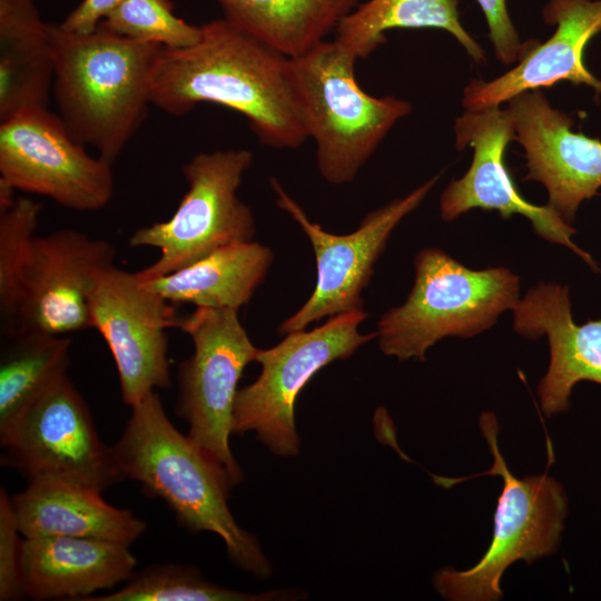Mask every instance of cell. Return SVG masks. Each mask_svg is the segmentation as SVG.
<instances>
[{
	"instance_id": "cell-8",
	"label": "cell",
	"mask_w": 601,
	"mask_h": 601,
	"mask_svg": "<svg viewBox=\"0 0 601 601\" xmlns=\"http://www.w3.org/2000/svg\"><path fill=\"white\" fill-rule=\"evenodd\" d=\"M366 317L364 309L333 315L312 331L287 333L277 345L258 349L255 362L262 371L255 382L238 390L233 434L253 432L274 455H298L296 398L319 370L348 358L376 337V333L358 332Z\"/></svg>"
},
{
	"instance_id": "cell-31",
	"label": "cell",
	"mask_w": 601,
	"mask_h": 601,
	"mask_svg": "<svg viewBox=\"0 0 601 601\" xmlns=\"http://www.w3.org/2000/svg\"><path fill=\"white\" fill-rule=\"evenodd\" d=\"M124 0H82L59 23L61 28L75 33H88L98 28L101 21Z\"/></svg>"
},
{
	"instance_id": "cell-23",
	"label": "cell",
	"mask_w": 601,
	"mask_h": 601,
	"mask_svg": "<svg viewBox=\"0 0 601 601\" xmlns=\"http://www.w3.org/2000/svg\"><path fill=\"white\" fill-rule=\"evenodd\" d=\"M224 18L287 58L335 31L359 0H217Z\"/></svg>"
},
{
	"instance_id": "cell-3",
	"label": "cell",
	"mask_w": 601,
	"mask_h": 601,
	"mask_svg": "<svg viewBox=\"0 0 601 601\" xmlns=\"http://www.w3.org/2000/svg\"><path fill=\"white\" fill-rule=\"evenodd\" d=\"M48 38L58 116L76 141L114 164L147 117L150 76L162 47L101 26L75 33L48 22Z\"/></svg>"
},
{
	"instance_id": "cell-16",
	"label": "cell",
	"mask_w": 601,
	"mask_h": 601,
	"mask_svg": "<svg viewBox=\"0 0 601 601\" xmlns=\"http://www.w3.org/2000/svg\"><path fill=\"white\" fill-rule=\"evenodd\" d=\"M514 140L524 149L523 180L541 183L551 206L566 223L601 187V140L572 130L573 120L553 108L540 90L509 101Z\"/></svg>"
},
{
	"instance_id": "cell-19",
	"label": "cell",
	"mask_w": 601,
	"mask_h": 601,
	"mask_svg": "<svg viewBox=\"0 0 601 601\" xmlns=\"http://www.w3.org/2000/svg\"><path fill=\"white\" fill-rule=\"evenodd\" d=\"M129 545L87 538H23L20 577L24 597L80 600L115 589L135 572Z\"/></svg>"
},
{
	"instance_id": "cell-21",
	"label": "cell",
	"mask_w": 601,
	"mask_h": 601,
	"mask_svg": "<svg viewBox=\"0 0 601 601\" xmlns=\"http://www.w3.org/2000/svg\"><path fill=\"white\" fill-rule=\"evenodd\" d=\"M48 22L35 0H0V122L48 108L53 86Z\"/></svg>"
},
{
	"instance_id": "cell-25",
	"label": "cell",
	"mask_w": 601,
	"mask_h": 601,
	"mask_svg": "<svg viewBox=\"0 0 601 601\" xmlns=\"http://www.w3.org/2000/svg\"><path fill=\"white\" fill-rule=\"evenodd\" d=\"M0 439L53 384L68 375L71 338L33 331L2 337Z\"/></svg>"
},
{
	"instance_id": "cell-14",
	"label": "cell",
	"mask_w": 601,
	"mask_h": 601,
	"mask_svg": "<svg viewBox=\"0 0 601 601\" xmlns=\"http://www.w3.org/2000/svg\"><path fill=\"white\" fill-rule=\"evenodd\" d=\"M455 146L459 150L471 147L473 159L460 179L452 180L440 198V215L452 221L462 214L480 208L495 210L508 219L519 214L526 217L533 230L543 239L563 245L583 259L593 270L601 272L589 253L573 240L575 229L551 206L534 205L524 199L504 161L514 128L508 109L491 107L466 110L454 122Z\"/></svg>"
},
{
	"instance_id": "cell-2",
	"label": "cell",
	"mask_w": 601,
	"mask_h": 601,
	"mask_svg": "<svg viewBox=\"0 0 601 601\" xmlns=\"http://www.w3.org/2000/svg\"><path fill=\"white\" fill-rule=\"evenodd\" d=\"M112 449L125 479L162 500L180 525L194 534L208 531L218 535L234 564L255 578L272 574L256 536L240 528L230 512L233 484L227 473L173 425L156 391L131 406Z\"/></svg>"
},
{
	"instance_id": "cell-5",
	"label": "cell",
	"mask_w": 601,
	"mask_h": 601,
	"mask_svg": "<svg viewBox=\"0 0 601 601\" xmlns=\"http://www.w3.org/2000/svg\"><path fill=\"white\" fill-rule=\"evenodd\" d=\"M415 279L406 300L377 323L381 351L400 361L426 359L427 349L447 336L473 337L520 300V279L506 267L470 269L440 248L414 258Z\"/></svg>"
},
{
	"instance_id": "cell-10",
	"label": "cell",
	"mask_w": 601,
	"mask_h": 601,
	"mask_svg": "<svg viewBox=\"0 0 601 601\" xmlns=\"http://www.w3.org/2000/svg\"><path fill=\"white\" fill-rule=\"evenodd\" d=\"M1 464L28 481L62 480L100 492L125 480L112 446L99 437L89 407L66 375L0 439Z\"/></svg>"
},
{
	"instance_id": "cell-28",
	"label": "cell",
	"mask_w": 601,
	"mask_h": 601,
	"mask_svg": "<svg viewBox=\"0 0 601 601\" xmlns=\"http://www.w3.org/2000/svg\"><path fill=\"white\" fill-rule=\"evenodd\" d=\"M119 36L162 48H186L196 43L200 27L177 17L170 0H124L99 24Z\"/></svg>"
},
{
	"instance_id": "cell-20",
	"label": "cell",
	"mask_w": 601,
	"mask_h": 601,
	"mask_svg": "<svg viewBox=\"0 0 601 601\" xmlns=\"http://www.w3.org/2000/svg\"><path fill=\"white\" fill-rule=\"evenodd\" d=\"M98 490L57 479L29 480L11 496L23 538L71 536L134 543L146 523L131 511L108 504Z\"/></svg>"
},
{
	"instance_id": "cell-1",
	"label": "cell",
	"mask_w": 601,
	"mask_h": 601,
	"mask_svg": "<svg viewBox=\"0 0 601 601\" xmlns=\"http://www.w3.org/2000/svg\"><path fill=\"white\" fill-rule=\"evenodd\" d=\"M186 48H161L149 82L150 104L184 116L209 102L242 114L260 144L295 149L308 138L288 76V58L225 18L200 26Z\"/></svg>"
},
{
	"instance_id": "cell-12",
	"label": "cell",
	"mask_w": 601,
	"mask_h": 601,
	"mask_svg": "<svg viewBox=\"0 0 601 601\" xmlns=\"http://www.w3.org/2000/svg\"><path fill=\"white\" fill-rule=\"evenodd\" d=\"M440 178L436 175L403 198L368 213L357 229L347 235L331 234L308 219L304 209L276 178L270 185L276 204L289 214L309 239L316 259L315 288L305 304L285 319L280 334L305 329L309 324L341 313L364 309L362 293L368 285L376 260L394 228L427 196Z\"/></svg>"
},
{
	"instance_id": "cell-15",
	"label": "cell",
	"mask_w": 601,
	"mask_h": 601,
	"mask_svg": "<svg viewBox=\"0 0 601 601\" xmlns=\"http://www.w3.org/2000/svg\"><path fill=\"white\" fill-rule=\"evenodd\" d=\"M107 240L61 228L33 239L18 309V331L68 335L92 327L90 293L115 265Z\"/></svg>"
},
{
	"instance_id": "cell-29",
	"label": "cell",
	"mask_w": 601,
	"mask_h": 601,
	"mask_svg": "<svg viewBox=\"0 0 601 601\" xmlns=\"http://www.w3.org/2000/svg\"><path fill=\"white\" fill-rule=\"evenodd\" d=\"M19 528L4 489L0 490V600L23 598L20 577L21 542Z\"/></svg>"
},
{
	"instance_id": "cell-18",
	"label": "cell",
	"mask_w": 601,
	"mask_h": 601,
	"mask_svg": "<svg viewBox=\"0 0 601 601\" xmlns=\"http://www.w3.org/2000/svg\"><path fill=\"white\" fill-rule=\"evenodd\" d=\"M512 311L516 333L531 339L546 335L549 341V367L538 384L546 416L569 410L579 382L601 385V318L575 324L568 286L541 282Z\"/></svg>"
},
{
	"instance_id": "cell-13",
	"label": "cell",
	"mask_w": 601,
	"mask_h": 601,
	"mask_svg": "<svg viewBox=\"0 0 601 601\" xmlns=\"http://www.w3.org/2000/svg\"><path fill=\"white\" fill-rule=\"evenodd\" d=\"M92 328L105 339L116 364L121 400L128 406L157 388L170 386L168 338L178 315L136 275L111 265L99 273L90 293Z\"/></svg>"
},
{
	"instance_id": "cell-30",
	"label": "cell",
	"mask_w": 601,
	"mask_h": 601,
	"mask_svg": "<svg viewBox=\"0 0 601 601\" xmlns=\"http://www.w3.org/2000/svg\"><path fill=\"white\" fill-rule=\"evenodd\" d=\"M489 28L496 58L509 66L524 56L534 39L522 42L511 20L506 0H476Z\"/></svg>"
},
{
	"instance_id": "cell-24",
	"label": "cell",
	"mask_w": 601,
	"mask_h": 601,
	"mask_svg": "<svg viewBox=\"0 0 601 601\" xmlns=\"http://www.w3.org/2000/svg\"><path fill=\"white\" fill-rule=\"evenodd\" d=\"M460 0H368L358 3L335 29V40L357 59H365L392 29L435 28L451 33L476 62L485 61L482 47L460 20Z\"/></svg>"
},
{
	"instance_id": "cell-26",
	"label": "cell",
	"mask_w": 601,
	"mask_h": 601,
	"mask_svg": "<svg viewBox=\"0 0 601 601\" xmlns=\"http://www.w3.org/2000/svg\"><path fill=\"white\" fill-rule=\"evenodd\" d=\"M298 598L299 591L287 589L264 593L231 590L213 583L193 566L159 563L134 572L120 589L82 601H267Z\"/></svg>"
},
{
	"instance_id": "cell-6",
	"label": "cell",
	"mask_w": 601,
	"mask_h": 601,
	"mask_svg": "<svg viewBox=\"0 0 601 601\" xmlns=\"http://www.w3.org/2000/svg\"><path fill=\"white\" fill-rule=\"evenodd\" d=\"M480 426L493 455L489 475H500L503 487L494 513L491 544L471 569L443 568L433 584L453 601H496L503 597V572L516 561L531 563L554 553L561 542L569 502L563 485L546 473L515 477L497 446L499 424L492 412L480 416Z\"/></svg>"
},
{
	"instance_id": "cell-22",
	"label": "cell",
	"mask_w": 601,
	"mask_h": 601,
	"mask_svg": "<svg viewBox=\"0 0 601 601\" xmlns=\"http://www.w3.org/2000/svg\"><path fill=\"white\" fill-rule=\"evenodd\" d=\"M273 260L269 247L238 242L167 275L140 280L168 303L239 309L264 282Z\"/></svg>"
},
{
	"instance_id": "cell-27",
	"label": "cell",
	"mask_w": 601,
	"mask_h": 601,
	"mask_svg": "<svg viewBox=\"0 0 601 601\" xmlns=\"http://www.w3.org/2000/svg\"><path fill=\"white\" fill-rule=\"evenodd\" d=\"M42 205L19 197L0 209V327L2 337L18 329L22 283Z\"/></svg>"
},
{
	"instance_id": "cell-9",
	"label": "cell",
	"mask_w": 601,
	"mask_h": 601,
	"mask_svg": "<svg viewBox=\"0 0 601 601\" xmlns=\"http://www.w3.org/2000/svg\"><path fill=\"white\" fill-rule=\"evenodd\" d=\"M238 311L196 307L175 323L194 345L193 355L179 365L176 412L188 424L187 435L225 470L233 486L243 480L229 445L237 385L259 349Z\"/></svg>"
},
{
	"instance_id": "cell-11",
	"label": "cell",
	"mask_w": 601,
	"mask_h": 601,
	"mask_svg": "<svg viewBox=\"0 0 601 601\" xmlns=\"http://www.w3.org/2000/svg\"><path fill=\"white\" fill-rule=\"evenodd\" d=\"M0 185L48 197L77 211H97L114 194L112 164L90 155L48 108L0 122Z\"/></svg>"
},
{
	"instance_id": "cell-17",
	"label": "cell",
	"mask_w": 601,
	"mask_h": 601,
	"mask_svg": "<svg viewBox=\"0 0 601 601\" xmlns=\"http://www.w3.org/2000/svg\"><path fill=\"white\" fill-rule=\"evenodd\" d=\"M543 21L555 31L543 43H533L518 65L491 80L479 79L463 90L466 110L497 107L513 97L531 90L552 87L560 81L584 85L601 95V79L583 63V51L601 32V0H546Z\"/></svg>"
},
{
	"instance_id": "cell-7",
	"label": "cell",
	"mask_w": 601,
	"mask_h": 601,
	"mask_svg": "<svg viewBox=\"0 0 601 601\" xmlns=\"http://www.w3.org/2000/svg\"><path fill=\"white\" fill-rule=\"evenodd\" d=\"M252 162V151L239 148L198 152L183 166L188 190L173 216L129 237L130 247L160 250L152 264L136 272L139 279L167 275L224 246L254 240V214L237 195Z\"/></svg>"
},
{
	"instance_id": "cell-4",
	"label": "cell",
	"mask_w": 601,
	"mask_h": 601,
	"mask_svg": "<svg viewBox=\"0 0 601 601\" xmlns=\"http://www.w3.org/2000/svg\"><path fill=\"white\" fill-rule=\"evenodd\" d=\"M357 58L336 40H324L288 58V76L316 164L332 185L352 183L393 126L408 115V101L373 97L358 85Z\"/></svg>"
}]
</instances>
